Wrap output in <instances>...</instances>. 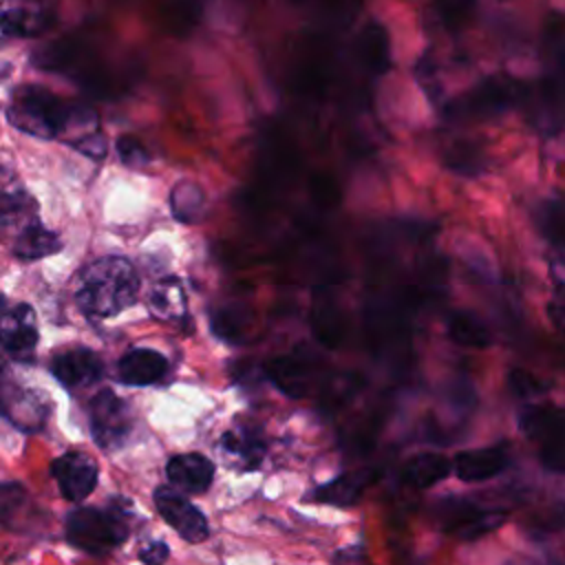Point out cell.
<instances>
[{
  "label": "cell",
  "instance_id": "cell-14",
  "mask_svg": "<svg viewBox=\"0 0 565 565\" xmlns=\"http://www.w3.org/2000/svg\"><path fill=\"white\" fill-rule=\"evenodd\" d=\"M508 466V450L503 446L461 450L452 459L455 475L466 483H479L497 477Z\"/></svg>",
  "mask_w": 565,
  "mask_h": 565
},
{
  "label": "cell",
  "instance_id": "cell-16",
  "mask_svg": "<svg viewBox=\"0 0 565 565\" xmlns=\"http://www.w3.org/2000/svg\"><path fill=\"white\" fill-rule=\"evenodd\" d=\"M375 479V470H353L338 475L335 479L318 486L311 492V499L318 503H329V505H353L360 494L371 486Z\"/></svg>",
  "mask_w": 565,
  "mask_h": 565
},
{
  "label": "cell",
  "instance_id": "cell-28",
  "mask_svg": "<svg viewBox=\"0 0 565 565\" xmlns=\"http://www.w3.org/2000/svg\"><path fill=\"white\" fill-rule=\"evenodd\" d=\"M508 384H510L512 393L519 397H534L545 391L543 382L525 369H512L508 375Z\"/></svg>",
  "mask_w": 565,
  "mask_h": 565
},
{
  "label": "cell",
  "instance_id": "cell-20",
  "mask_svg": "<svg viewBox=\"0 0 565 565\" xmlns=\"http://www.w3.org/2000/svg\"><path fill=\"white\" fill-rule=\"evenodd\" d=\"M53 22V15L42 7H2L0 9V29L9 35L33 38L46 31Z\"/></svg>",
  "mask_w": 565,
  "mask_h": 565
},
{
  "label": "cell",
  "instance_id": "cell-2",
  "mask_svg": "<svg viewBox=\"0 0 565 565\" xmlns=\"http://www.w3.org/2000/svg\"><path fill=\"white\" fill-rule=\"evenodd\" d=\"M9 119L29 135L53 139L68 130L75 108L42 86H26L13 95Z\"/></svg>",
  "mask_w": 565,
  "mask_h": 565
},
{
  "label": "cell",
  "instance_id": "cell-3",
  "mask_svg": "<svg viewBox=\"0 0 565 565\" xmlns=\"http://www.w3.org/2000/svg\"><path fill=\"white\" fill-rule=\"evenodd\" d=\"M130 534L128 519L119 508H75L66 516V539L77 550L104 556L119 547Z\"/></svg>",
  "mask_w": 565,
  "mask_h": 565
},
{
  "label": "cell",
  "instance_id": "cell-32",
  "mask_svg": "<svg viewBox=\"0 0 565 565\" xmlns=\"http://www.w3.org/2000/svg\"><path fill=\"white\" fill-rule=\"evenodd\" d=\"M7 311H9V309H7V298L0 294V318H2Z\"/></svg>",
  "mask_w": 565,
  "mask_h": 565
},
{
  "label": "cell",
  "instance_id": "cell-8",
  "mask_svg": "<svg viewBox=\"0 0 565 565\" xmlns=\"http://www.w3.org/2000/svg\"><path fill=\"white\" fill-rule=\"evenodd\" d=\"M0 415L29 433L38 430L49 415L44 397L26 386L15 384L4 362H0Z\"/></svg>",
  "mask_w": 565,
  "mask_h": 565
},
{
  "label": "cell",
  "instance_id": "cell-31",
  "mask_svg": "<svg viewBox=\"0 0 565 565\" xmlns=\"http://www.w3.org/2000/svg\"><path fill=\"white\" fill-rule=\"evenodd\" d=\"M550 318H552V322H554V327L561 331V333H565V302H552L550 305Z\"/></svg>",
  "mask_w": 565,
  "mask_h": 565
},
{
  "label": "cell",
  "instance_id": "cell-6",
  "mask_svg": "<svg viewBox=\"0 0 565 565\" xmlns=\"http://www.w3.org/2000/svg\"><path fill=\"white\" fill-rule=\"evenodd\" d=\"M521 97V84L508 77H490L463 93L448 106V117L452 119H481L508 110Z\"/></svg>",
  "mask_w": 565,
  "mask_h": 565
},
{
  "label": "cell",
  "instance_id": "cell-1",
  "mask_svg": "<svg viewBox=\"0 0 565 565\" xmlns=\"http://www.w3.org/2000/svg\"><path fill=\"white\" fill-rule=\"evenodd\" d=\"M137 289L139 282L130 260L121 256H106L82 271L75 298L84 313L110 318L135 302Z\"/></svg>",
  "mask_w": 565,
  "mask_h": 565
},
{
  "label": "cell",
  "instance_id": "cell-4",
  "mask_svg": "<svg viewBox=\"0 0 565 565\" xmlns=\"http://www.w3.org/2000/svg\"><path fill=\"white\" fill-rule=\"evenodd\" d=\"M519 426L536 444L541 463L547 470L565 472V408L552 404L525 408Z\"/></svg>",
  "mask_w": 565,
  "mask_h": 565
},
{
  "label": "cell",
  "instance_id": "cell-25",
  "mask_svg": "<svg viewBox=\"0 0 565 565\" xmlns=\"http://www.w3.org/2000/svg\"><path fill=\"white\" fill-rule=\"evenodd\" d=\"M444 163L463 177H472L483 170V152L470 141H455L444 152Z\"/></svg>",
  "mask_w": 565,
  "mask_h": 565
},
{
  "label": "cell",
  "instance_id": "cell-15",
  "mask_svg": "<svg viewBox=\"0 0 565 565\" xmlns=\"http://www.w3.org/2000/svg\"><path fill=\"white\" fill-rule=\"evenodd\" d=\"M168 360L154 349H132L119 360V380L130 386H148L163 380Z\"/></svg>",
  "mask_w": 565,
  "mask_h": 565
},
{
  "label": "cell",
  "instance_id": "cell-23",
  "mask_svg": "<svg viewBox=\"0 0 565 565\" xmlns=\"http://www.w3.org/2000/svg\"><path fill=\"white\" fill-rule=\"evenodd\" d=\"M360 60L369 73H384L388 64V35L382 24L369 22L360 33Z\"/></svg>",
  "mask_w": 565,
  "mask_h": 565
},
{
  "label": "cell",
  "instance_id": "cell-10",
  "mask_svg": "<svg viewBox=\"0 0 565 565\" xmlns=\"http://www.w3.org/2000/svg\"><path fill=\"white\" fill-rule=\"evenodd\" d=\"M51 475L57 481L62 497L71 503H79L95 490L99 470L90 455L71 450L51 463Z\"/></svg>",
  "mask_w": 565,
  "mask_h": 565
},
{
  "label": "cell",
  "instance_id": "cell-5",
  "mask_svg": "<svg viewBox=\"0 0 565 565\" xmlns=\"http://www.w3.org/2000/svg\"><path fill=\"white\" fill-rule=\"evenodd\" d=\"M433 516L444 532L463 541H477L501 527L508 514L503 510L479 508L461 497H450L437 501Z\"/></svg>",
  "mask_w": 565,
  "mask_h": 565
},
{
  "label": "cell",
  "instance_id": "cell-11",
  "mask_svg": "<svg viewBox=\"0 0 565 565\" xmlns=\"http://www.w3.org/2000/svg\"><path fill=\"white\" fill-rule=\"evenodd\" d=\"M38 344L35 313L29 305L20 302L0 318V351L26 360Z\"/></svg>",
  "mask_w": 565,
  "mask_h": 565
},
{
  "label": "cell",
  "instance_id": "cell-30",
  "mask_svg": "<svg viewBox=\"0 0 565 565\" xmlns=\"http://www.w3.org/2000/svg\"><path fill=\"white\" fill-rule=\"evenodd\" d=\"M119 154H121V159L126 161V163H141V161H146L148 157H146V152H143V148L139 146V143H135L132 139H119Z\"/></svg>",
  "mask_w": 565,
  "mask_h": 565
},
{
  "label": "cell",
  "instance_id": "cell-21",
  "mask_svg": "<svg viewBox=\"0 0 565 565\" xmlns=\"http://www.w3.org/2000/svg\"><path fill=\"white\" fill-rule=\"evenodd\" d=\"M148 309L159 320H181L185 316V296L177 278H163L154 285Z\"/></svg>",
  "mask_w": 565,
  "mask_h": 565
},
{
  "label": "cell",
  "instance_id": "cell-18",
  "mask_svg": "<svg viewBox=\"0 0 565 565\" xmlns=\"http://www.w3.org/2000/svg\"><path fill=\"white\" fill-rule=\"evenodd\" d=\"M448 338L463 349H486L492 344L488 324L472 311H452L446 322Z\"/></svg>",
  "mask_w": 565,
  "mask_h": 565
},
{
  "label": "cell",
  "instance_id": "cell-22",
  "mask_svg": "<svg viewBox=\"0 0 565 565\" xmlns=\"http://www.w3.org/2000/svg\"><path fill=\"white\" fill-rule=\"evenodd\" d=\"M60 247H62L60 238L35 221L18 232V238L13 243V254L24 260H35V258H44L60 252Z\"/></svg>",
  "mask_w": 565,
  "mask_h": 565
},
{
  "label": "cell",
  "instance_id": "cell-7",
  "mask_svg": "<svg viewBox=\"0 0 565 565\" xmlns=\"http://www.w3.org/2000/svg\"><path fill=\"white\" fill-rule=\"evenodd\" d=\"M90 433L99 448H119L132 430V413L128 402L117 397L113 391H99L90 399Z\"/></svg>",
  "mask_w": 565,
  "mask_h": 565
},
{
  "label": "cell",
  "instance_id": "cell-27",
  "mask_svg": "<svg viewBox=\"0 0 565 565\" xmlns=\"http://www.w3.org/2000/svg\"><path fill=\"white\" fill-rule=\"evenodd\" d=\"M38 203L26 192H2L0 194V223L2 225H15L22 223V230L31 223H35Z\"/></svg>",
  "mask_w": 565,
  "mask_h": 565
},
{
  "label": "cell",
  "instance_id": "cell-24",
  "mask_svg": "<svg viewBox=\"0 0 565 565\" xmlns=\"http://www.w3.org/2000/svg\"><path fill=\"white\" fill-rule=\"evenodd\" d=\"M536 227L552 245L565 249V203L558 199L541 203L536 210Z\"/></svg>",
  "mask_w": 565,
  "mask_h": 565
},
{
  "label": "cell",
  "instance_id": "cell-26",
  "mask_svg": "<svg viewBox=\"0 0 565 565\" xmlns=\"http://www.w3.org/2000/svg\"><path fill=\"white\" fill-rule=\"evenodd\" d=\"M221 446L225 448V452L238 457V461H243L245 468H256L260 463V457L265 452V446L260 439H256L254 435L245 433V430H230L223 435Z\"/></svg>",
  "mask_w": 565,
  "mask_h": 565
},
{
  "label": "cell",
  "instance_id": "cell-13",
  "mask_svg": "<svg viewBox=\"0 0 565 565\" xmlns=\"http://www.w3.org/2000/svg\"><path fill=\"white\" fill-rule=\"evenodd\" d=\"M168 481L174 490L188 494H201L210 488L214 479V463L199 452L174 455L166 466Z\"/></svg>",
  "mask_w": 565,
  "mask_h": 565
},
{
  "label": "cell",
  "instance_id": "cell-9",
  "mask_svg": "<svg viewBox=\"0 0 565 565\" xmlns=\"http://www.w3.org/2000/svg\"><path fill=\"white\" fill-rule=\"evenodd\" d=\"M154 508L163 521L188 543H201L207 539L210 527L205 514L190 503L179 490L170 486H159L154 490Z\"/></svg>",
  "mask_w": 565,
  "mask_h": 565
},
{
  "label": "cell",
  "instance_id": "cell-12",
  "mask_svg": "<svg viewBox=\"0 0 565 565\" xmlns=\"http://www.w3.org/2000/svg\"><path fill=\"white\" fill-rule=\"evenodd\" d=\"M51 373L66 388H82L102 377V358L90 349H71L51 360Z\"/></svg>",
  "mask_w": 565,
  "mask_h": 565
},
{
  "label": "cell",
  "instance_id": "cell-17",
  "mask_svg": "<svg viewBox=\"0 0 565 565\" xmlns=\"http://www.w3.org/2000/svg\"><path fill=\"white\" fill-rule=\"evenodd\" d=\"M265 373L274 382V386L280 393H285L287 397L300 399V397H305V393L309 388L307 366L291 355H280V358L269 360L265 364Z\"/></svg>",
  "mask_w": 565,
  "mask_h": 565
},
{
  "label": "cell",
  "instance_id": "cell-19",
  "mask_svg": "<svg viewBox=\"0 0 565 565\" xmlns=\"http://www.w3.org/2000/svg\"><path fill=\"white\" fill-rule=\"evenodd\" d=\"M452 463L450 459H446L444 455H437V452H422V455H415L411 457L406 463H404V470H402V479L413 486V488H419V490H426L439 481H444L450 472Z\"/></svg>",
  "mask_w": 565,
  "mask_h": 565
},
{
  "label": "cell",
  "instance_id": "cell-29",
  "mask_svg": "<svg viewBox=\"0 0 565 565\" xmlns=\"http://www.w3.org/2000/svg\"><path fill=\"white\" fill-rule=\"evenodd\" d=\"M170 556V547L163 541H150L139 550V561L146 565H163Z\"/></svg>",
  "mask_w": 565,
  "mask_h": 565
}]
</instances>
